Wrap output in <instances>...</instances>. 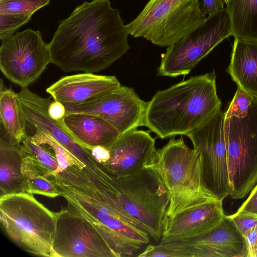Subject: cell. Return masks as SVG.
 Segmentation results:
<instances>
[{
  "label": "cell",
  "mask_w": 257,
  "mask_h": 257,
  "mask_svg": "<svg viewBox=\"0 0 257 257\" xmlns=\"http://www.w3.org/2000/svg\"><path fill=\"white\" fill-rule=\"evenodd\" d=\"M128 35L109 0L85 1L60 22L48 44L51 63L65 72H99L130 49Z\"/></svg>",
  "instance_id": "obj_1"
},
{
  "label": "cell",
  "mask_w": 257,
  "mask_h": 257,
  "mask_svg": "<svg viewBox=\"0 0 257 257\" xmlns=\"http://www.w3.org/2000/svg\"><path fill=\"white\" fill-rule=\"evenodd\" d=\"M215 71L158 91L147 102L145 126L162 139L191 133L220 109Z\"/></svg>",
  "instance_id": "obj_2"
},
{
  "label": "cell",
  "mask_w": 257,
  "mask_h": 257,
  "mask_svg": "<svg viewBox=\"0 0 257 257\" xmlns=\"http://www.w3.org/2000/svg\"><path fill=\"white\" fill-rule=\"evenodd\" d=\"M223 132L229 196L243 199L257 184V96L237 87L224 113Z\"/></svg>",
  "instance_id": "obj_3"
},
{
  "label": "cell",
  "mask_w": 257,
  "mask_h": 257,
  "mask_svg": "<svg viewBox=\"0 0 257 257\" xmlns=\"http://www.w3.org/2000/svg\"><path fill=\"white\" fill-rule=\"evenodd\" d=\"M145 167L158 175L168 191L169 218L215 199L202 187L200 154L194 148L188 147L182 137L171 139L162 148L157 150Z\"/></svg>",
  "instance_id": "obj_4"
},
{
  "label": "cell",
  "mask_w": 257,
  "mask_h": 257,
  "mask_svg": "<svg viewBox=\"0 0 257 257\" xmlns=\"http://www.w3.org/2000/svg\"><path fill=\"white\" fill-rule=\"evenodd\" d=\"M0 210L5 231L20 247L36 255L55 256L58 214L24 193L1 196Z\"/></svg>",
  "instance_id": "obj_5"
},
{
  "label": "cell",
  "mask_w": 257,
  "mask_h": 257,
  "mask_svg": "<svg viewBox=\"0 0 257 257\" xmlns=\"http://www.w3.org/2000/svg\"><path fill=\"white\" fill-rule=\"evenodd\" d=\"M207 18L200 0H149L125 26L135 38L168 47L200 27Z\"/></svg>",
  "instance_id": "obj_6"
},
{
  "label": "cell",
  "mask_w": 257,
  "mask_h": 257,
  "mask_svg": "<svg viewBox=\"0 0 257 257\" xmlns=\"http://www.w3.org/2000/svg\"><path fill=\"white\" fill-rule=\"evenodd\" d=\"M112 177L121 207L150 238L161 240L170 202L168 191L158 175L144 167L126 177Z\"/></svg>",
  "instance_id": "obj_7"
},
{
  "label": "cell",
  "mask_w": 257,
  "mask_h": 257,
  "mask_svg": "<svg viewBox=\"0 0 257 257\" xmlns=\"http://www.w3.org/2000/svg\"><path fill=\"white\" fill-rule=\"evenodd\" d=\"M232 36L226 9L207 16L199 28L168 46L161 58L158 75L175 77L188 74L219 43Z\"/></svg>",
  "instance_id": "obj_8"
},
{
  "label": "cell",
  "mask_w": 257,
  "mask_h": 257,
  "mask_svg": "<svg viewBox=\"0 0 257 257\" xmlns=\"http://www.w3.org/2000/svg\"><path fill=\"white\" fill-rule=\"evenodd\" d=\"M224 113L220 109L187 135L201 158V181L204 190L223 201L230 188L223 132Z\"/></svg>",
  "instance_id": "obj_9"
},
{
  "label": "cell",
  "mask_w": 257,
  "mask_h": 257,
  "mask_svg": "<svg viewBox=\"0 0 257 257\" xmlns=\"http://www.w3.org/2000/svg\"><path fill=\"white\" fill-rule=\"evenodd\" d=\"M51 63L49 44L39 31L28 29L2 40L0 69L21 88L37 80Z\"/></svg>",
  "instance_id": "obj_10"
},
{
  "label": "cell",
  "mask_w": 257,
  "mask_h": 257,
  "mask_svg": "<svg viewBox=\"0 0 257 257\" xmlns=\"http://www.w3.org/2000/svg\"><path fill=\"white\" fill-rule=\"evenodd\" d=\"M147 102L141 99L133 88L121 85L95 99L81 104H64L66 114L86 113L105 120L120 135L145 126Z\"/></svg>",
  "instance_id": "obj_11"
},
{
  "label": "cell",
  "mask_w": 257,
  "mask_h": 257,
  "mask_svg": "<svg viewBox=\"0 0 257 257\" xmlns=\"http://www.w3.org/2000/svg\"><path fill=\"white\" fill-rule=\"evenodd\" d=\"M159 244L176 250L181 257H246L243 237L227 215L203 234L183 239L161 238Z\"/></svg>",
  "instance_id": "obj_12"
},
{
  "label": "cell",
  "mask_w": 257,
  "mask_h": 257,
  "mask_svg": "<svg viewBox=\"0 0 257 257\" xmlns=\"http://www.w3.org/2000/svg\"><path fill=\"white\" fill-rule=\"evenodd\" d=\"M58 214L53 242L55 256H114L99 230L80 217Z\"/></svg>",
  "instance_id": "obj_13"
},
{
  "label": "cell",
  "mask_w": 257,
  "mask_h": 257,
  "mask_svg": "<svg viewBox=\"0 0 257 257\" xmlns=\"http://www.w3.org/2000/svg\"><path fill=\"white\" fill-rule=\"evenodd\" d=\"M108 149L110 158L104 167L116 178L142 169L157 151L150 132L137 129L120 135Z\"/></svg>",
  "instance_id": "obj_14"
},
{
  "label": "cell",
  "mask_w": 257,
  "mask_h": 257,
  "mask_svg": "<svg viewBox=\"0 0 257 257\" xmlns=\"http://www.w3.org/2000/svg\"><path fill=\"white\" fill-rule=\"evenodd\" d=\"M115 76L84 72L62 77L46 92L63 104H81L95 99L119 87Z\"/></svg>",
  "instance_id": "obj_15"
},
{
  "label": "cell",
  "mask_w": 257,
  "mask_h": 257,
  "mask_svg": "<svg viewBox=\"0 0 257 257\" xmlns=\"http://www.w3.org/2000/svg\"><path fill=\"white\" fill-rule=\"evenodd\" d=\"M225 215L222 201L213 199L168 218L162 238L183 239L203 234L217 225Z\"/></svg>",
  "instance_id": "obj_16"
},
{
  "label": "cell",
  "mask_w": 257,
  "mask_h": 257,
  "mask_svg": "<svg viewBox=\"0 0 257 257\" xmlns=\"http://www.w3.org/2000/svg\"><path fill=\"white\" fill-rule=\"evenodd\" d=\"M59 121L86 149L98 146L109 148L120 136L102 118L86 113L66 114Z\"/></svg>",
  "instance_id": "obj_17"
},
{
  "label": "cell",
  "mask_w": 257,
  "mask_h": 257,
  "mask_svg": "<svg viewBox=\"0 0 257 257\" xmlns=\"http://www.w3.org/2000/svg\"><path fill=\"white\" fill-rule=\"evenodd\" d=\"M226 71L238 88L257 96V41L234 38Z\"/></svg>",
  "instance_id": "obj_18"
},
{
  "label": "cell",
  "mask_w": 257,
  "mask_h": 257,
  "mask_svg": "<svg viewBox=\"0 0 257 257\" xmlns=\"http://www.w3.org/2000/svg\"><path fill=\"white\" fill-rule=\"evenodd\" d=\"M0 118L8 141L19 145L28 136L27 120L22 111L18 93L5 87L1 79L0 86Z\"/></svg>",
  "instance_id": "obj_19"
},
{
  "label": "cell",
  "mask_w": 257,
  "mask_h": 257,
  "mask_svg": "<svg viewBox=\"0 0 257 257\" xmlns=\"http://www.w3.org/2000/svg\"><path fill=\"white\" fill-rule=\"evenodd\" d=\"M24 156L21 147L1 138L0 181L3 195L17 193L16 190L24 185L26 179L21 171Z\"/></svg>",
  "instance_id": "obj_20"
},
{
  "label": "cell",
  "mask_w": 257,
  "mask_h": 257,
  "mask_svg": "<svg viewBox=\"0 0 257 257\" xmlns=\"http://www.w3.org/2000/svg\"><path fill=\"white\" fill-rule=\"evenodd\" d=\"M226 6L232 36L257 41V0H229Z\"/></svg>",
  "instance_id": "obj_21"
},
{
  "label": "cell",
  "mask_w": 257,
  "mask_h": 257,
  "mask_svg": "<svg viewBox=\"0 0 257 257\" xmlns=\"http://www.w3.org/2000/svg\"><path fill=\"white\" fill-rule=\"evenodd\" d=\"M30 138L34 143L47 145L53 151L58 163V167L53 173L58 174L65 170L68 167L73 165L78 167L83 166V164L80 159L49 135L41 131H37L33 136H30Z\"/></svg>",
  "instance_id": "obj_22"
},
{
  "label": "cell",
  "mask_w": 257,
  "mask_h": 257,
  "mask_svg": "<svg viewBox=\"0 0 257 257\" xmlns=\"http://www.w3.org/2000/svg\"><path fill=\"white\" fill-rule=\"evenodd\" d=\"M37 164V160L29 155H26L22 160L21 171L28 185V191L49 196L57 195L46 177L38 173Z\"/></svg>",
  "instance_id": "obj_23"
},
{
  "label": "cell",
  "mask_w": 257,
  "mask_h": 257,
  "mask_svg": "<svg viewBox=\"0 0 257 257\" xmlns=\"http://www.w3.org/2000/svg\"><path fill=\"white\" fill-rule=\"evenodd\" d=\"M22 143V146L20 147L24 155L33 157L45 168L49 169L52 173L57 170L58 167L57 159L46 149L45 145L34 143L29 136Z\"/></svg>",
  "instance_id": "obj_24"
},
{
  "label": "cell",
  "mask_w": 257,
  "mask_h": 257,
  "mask_svg": "<svg viewBox=\"0 0 257 257\" xmlns=\"http://www.w3.org/2000/svg\"><path fill=\"white\" fill-rule=\"evenodd\" d=\"M50 0H0V14H23L33 15L49 4Z\"/></svg>",
  "instance_id": "obj_25"
},
{
  "label": "cell",
  "mask_w": 257,
  "mask_h": 257,
  "mask_svg": "<svg viewBox=\"0 0 257 257\" xmlns=\"http://www.w3.org/2000/svg\"><path fill=\"white\" fill-rule=\"evenodd\" d=\"M32 15L23 14H0V39L13 34L21 26L28 23Z\"/></svg>",
  "instance_id": "obj_26"
},
{
  "label": "cell",
  "mask_w": 257,
  "mask_h": 257,
  "mask_svg": "<svg viewBox=\"0 0 257 257\" xmlns=\"http://www.w3.org/2000/svg\"><path fill=\"white\" fill-rule=\"evenodd\" d=\"M234 214L257 217V184L251 189L248 198Z\"/></svg>",
  "instance_id": "obj_27"
},
{
  "label": "cell",
  "mask_w": 257,
  "mask_h": 257,
  "mask_svg": "<svg viewBox=\"0 0 257 257\" xmlns=\"http://www.w3.org/2000/svg\"><path fill=\"white\" fill-rule=\"evenodd\" d=\"M140 257H180V254L175 250L160 245H149L146 248L139 254Z\"/></svg>",
  "instance_id": "obj_28"
},
{
  "label": "cell",
  "mask_w": 257,
  "mask_h": 257,
  "mask_svg": "<svg viewBox=\"0 0 257 257\" xmlns=\"http://www.w3.org/2000/svg\"><path fill=\"white\" fill-rule=\"evenodd\" d=\"M242 236L257 224V217L239 215L235 214L228 215Z\"/></svg>",
  "instance_id": "obj_29"
},
{
  "label": "cell",
  "mask_w": 257,
  "mask_h": 257,
  "mask_svg": "<svg viewBox=\"0 0 257 257\" xmlns=\"http://www.w3.org/2000/svg\"><path fill=\"white\" fill-rule=\"evenodd\" d=\"M246 249V257H257V224L243 235Z\"/></svg>",
  "instance_id": "obj_30"
},
{
  "label": "cell",
  "mask_w": 257,
  "mask_h": 257,
  "mask_svg": "<svg viewBox=\"0 0 257 257\" xmlns=\"http://www.w3.org/2000/svg\"><path fill=\"white\" fill-rule=\"evenodd\" d=\"M201 7L207 16L213 15L224 9L225 0H201Z\"/></svg>",
  "instance_id": "obj_31"
},
{
  "label": "cell",
  "mask_w": 257,
  "mask_h": 257,
  "mask_svg": "<svg viewBox=\"0 0 257 257\" xmlns=\"http://www.w3.org/2000/svg\"><path fill=\"white\" fill-rule=\"evenodd\" d=\"M48 112L49 116L56 121L63 119L66 113L64 104L54 100L50 103Z\"/></svg>",
  "instance_id": "obj_32"
},
{
  "label": "cell",
  "mask_w": 257,
  "mask_h": 257,
  "mask_svg": "<svg viewBox=\"0 0 257 257\" xmlns=\"http://www.w3.org/2000/svg\"><path fill=\"white\" fill-rule=\"evenodd\" d=\"M90 151L93 158L100 163L104 164L110 159V152L108 148L106 147L101 146H95Z\"/></svg>",
  "instance_id": "obj_33"
},
{
  "label": "cell",
  "mask_w": 257,
  "mask_h": 257,
  "mask_svg": "<svg viewBox=\"0 0 257 257\" xmlns=\"http://www.w3.org/2000/svg\"><path fill=\"white\" fill-rule=\"evenodd\" d=\"M228 1L229 0H225V3L226 4L228 2Z\"/></svg>",
  "instance_id": "obj_34"
}]
</instances>
